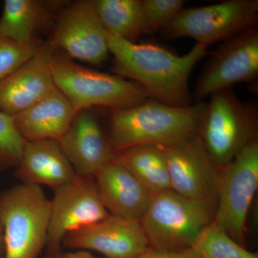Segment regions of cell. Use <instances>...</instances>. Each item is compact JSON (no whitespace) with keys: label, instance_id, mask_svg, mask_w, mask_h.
Segmentation results:
<instances>
[{"label":"cell","instance_id":"52a82bcc","mask_svg":"<svg viewBox=\"0 0 258 258\" xmlns=\"http://www.w3.org/2000/svg\"><path fill=\"white\" fill-rule=\"evenodd\" d=\"M257 0H226L183 9L161 31L166 40L189 37L210 46L257 25Z\"/></svg>","mask_w":258,"mask_h":258},{"label":"cell","instance_id":"d6986e66","mask_svg":"<svg viewBox=\"0 0 258 258\" xmlns=\"http://www.w3.org/2000/svg\"><path fill=\"white\" fill-rule=\"evenodd\" d=\"M60 2L5 0L0 18V35L19 42L36 40L37 31L54 19Z\"/></svg>","mask_w":258,"mask_h":258},{"label":"cell","instance_id":"277c9868","mask_svg":"<svg viewBox=\"0 0 258 258\" xmlns=\"http://www.w3.org/2000/svg\"><path fill=\"white\" fill-rule=\"evenodd\" d=\"M257 103L241 101L232 88L210 96L197 135L219 170L257 140Z\"/></svg>","mask_w":258,"mask_h":258},{"label":"cell","instance_id":"83f0119b","mask_svg":"<svg viewBox=\"0 0 258 258\" xmlns=\"http://www.w3.org/2000/svg\"><path fill=\"white\" fill-rule=\"evenodd\" d=\"M5 254V241L3 229L0 223V258H3Z\"/></svg>","mask_w":258,"mask_h":258},{"label":"cell","instance_id":"8992f818","mask_svg":"<svg viewBox=\"0 0 258 258\" xmlns=\"http://www.w3.org/2000/svg\"><path fill=\"white\" fill-rule=\"evenodd\" d=\"M213 204L189 200L172 189L154 195L140 221L149 245L159 250L191 248L212 222Z\"/></svg>","mask_w":258,"mask_h":258},{"label":"cell","instance_id":"cb8c5ba5","mask_svg":"<svg viewBox=\"0 0 258 258\" xmlns=\"http://www.w3.org/2000/svg\"><path fill=\"white\" fill-rule=\"evenodd\" d=\"M42 45L37 39L19 42L0 35V81L26 63Z\"/></svg>","mask_w":258,"mask_h":258},{"label":"cell","instance_id":"2e32d148","mask_svg":"<svg viewBox=\"0 0 258 258\" xmlns=\"http://www.w3.org/2000/svg\"><path fill=\"white\" fill-rule=\"evenodd\" d=\"M94 179L102 203L111 215L142 220L154 195L128 169L113 158Z\"/></svg>","mask_w":258,"mask_h":258},{"label":"cell","instance_id":"9c48e42d","mask_svg":"<svg viewBox=\"0 0 258 258\" xmlns=\"http://www.w3.org/2000/svg\"><path fill=\"white\" fill-rule=\"evenodd\" d=\"M110 215L102 203L94 177H76L54 189L50 200L46 250L51 258L60 255L64 236L101 221Z\"/></svg>","mask_w":258,"mask_h":258},{"label":"cell","instance_id":"ffe728a7","mask_svg":"<svg viewBox=\"0 0 258 258\" xmlns=\"http://www.w3.org/2000/svg\"><path fill=\"white\" fill-rule=\"evenodd\" d=\"M122 164L152 195L171 189L165 154L162 147L140 145L115 153Z\"/></svg>","mask_w":258,"mask_h":258},{"label":"cell","instance_id":"e0dca14e","mask_svg":"<svg viewBox=\"0 0 258 258\" xmlns=\"http://www.w3.org/2000/svg\"><path fill=\"white\" fill-rule=\"evenodd\" d=\"M77 175L74 167L54 139L25 142L15 168V176L23 184L42 185L55 189Z\"/></svg>","mask_w":258,"mask_h":258},{"label":"cell","instance_id":"603a6c76","mask_svg":"<svg viewBox=\"0 0 258 258\" xmlns=\"http://www.w3.org/2000/svg\"><path fill=\"white\" fill-rule=\"evenodd\" d=\"M25 142L17 129L13 117L0 112V171L17 167Z\"/></svg>","mask_w":258,"mask_h":258},{"label":"cell","instance_id":"4316f807","mask_svg":"<svg viewBox=\"0 0 258 258\" xmlns=\"http://www.w3.org/2000/svg\"><path fill=\"white\" fill-rule=\"evenodd\" d=\"M57 258H94L88 251L77 249V251L60 254Z\"/></svg>","mask_w":258,"mask_h":258},{"label":"cell","instance_id":"3957f363","mask_svg":"<svg viewBox=\"0 0 258 258\" xmlns=\"http://www.w3.org/2000/svg\"><path fill=\"white\" fill-rule=\"evenodd\" d=\"M50 69L56 87L67 97L76 113L93 106L126 109L150 98L137 83L85 67L55 50Z\"/></svg>","mask_w":258,"mask_h":258},{"label":"cell","instance_id":"7c38bea8","mask_svg":"<svg viewBox=\"0 0 258 258\" xmlns=\"http://www.w3.org/2000/svg\"><path fill=\"white\" fill-rule=\"evenodd\" d=\"M162 149L171 189L189 200L214 203V199L217 198L220 170L198 136L196 134Z\"/></svg>","mask_w":258,"mask_h":258},{"label":"cell","instance_id":"ba28073f","mask_svg":"<svg viewBox=\"0 0 258 258\" xmlns=\"http://www.w3.org/2000/svg\"><path fill=\"white\" fill-rule=\"evenodd\" d=\"M220 170L214 222L242 245L247 213L258 187L257 140Z\"/></svg>","mask_w":258,"mask_h":258},{"label":"cell","instance_id":"d4e9b609","mask_svg":"<svg viewBox=\"0 0 258 258\" xmlns=\"http://www.w3.org/2000/svg\"><path fill=\"white\" fill-rule=\"evenodd\" d=\"M152 33L162 31L184 9V0H142Z\"/></svg>","mask_w":258,"mask_h":258},{"label":"cell","instance_id":"ac0fdd59","mask_svg":"<svg viewBox=\"0 0 258 258\" xmlns=\"http://www.w3.org/2000/svg\"><path fill=\"white\" fill-rule=\"evenodd\" d=\"M76 114L67 97L55 86L36 103L13 117L25 142L43 139L59 141Z\"/></svg>","mask_w":258,"mask_h":258},{"label":"cell","instance_id":"30bf717a","mask_svg":"<svg viewBox=\"0 0 258 258\" xmlns=\"http://www.w3.org/2000/svg\"><path fill=\"white\" fill-rule=\"evenodd\" d=\"M258 76L257 25L222 42L200 76L192 99L204 101L214 93Z\"/></svg>","mask_w":258,"mask_h":258},{"label":"cell","instance_id":"4fadbf2b","mask_svg":"<svg viewBox=\"0 0 258 258\" xmlns=\"http://www.w3.org/2000/svg\"><path fill=\"white\" fill-rule=\"evenodd\" d=\"M141 222L110 214L64 236L62 247L99 252L107 258H137L149 249Z\"/></svg>","mask_w":258,"mask_h":258},{"label":"cell","instance_id":"7a4b0ae2","mask_svg":"<svg viewBox=\"0 0 258 258\" xmlns=\"http://www.w3.org/2000/svg\"><path fill=\"white\" fill-rule=\"evenodd\" d=\"M206 102L176 107L149 98L137 106L112 111L108 137L113 153L140 145L169 147L198 133Z\"/></svg>","mask_w":258,"mask_h":258},{"label":"cell","instance_id":"44dd1931","mask_svg":"<svg viewBox=\"0 0 258 258\" xmlns=\"http://www.w3.org/2000/svg\"><path fill=\"white\" fill-rule=\"evenodd\" d=\"M94 5L108 33L133 42L153 34L142 0H94Z\"/></svg>","mask_w":258,"mask_h":258},{"label":"cell","instance_id":"5b68a950","mask_svg":"<svg viewBox=\"0 0 258 258\" xmlns=\"http://www.w3.org/2000/svg\"><path fill=\"white\" fill-rule=\"evenodd\" d=\"M50 200L38 185L19 184L0 193L3 258H37L46 247Z\"/></svg>","mask_w":258,"mask_h":258},{"label":"cell","instance_id":"9a60e30c","mask_svg":"<svg viewBox=\"0 0 258 258\" xmlns=\"http://www.w3.org/2000/svg\"><path fill=\"white\" fill-rule=\"evenodd\" d=\"M58 142L80 176L94 177L114 156L98 120L86 111L76 113Z\"/></svg>","mask_w":258,"mask_h":258},{"label":"cell","instance_id":"7402d4cb","mask_svg":"<svg viewBox=\"0 0 258 258\" xmlns=\"http://www.w3.org/2000/svg\"><path fill=\"white\" fill-rule=\"evenodd\" d=\"M201 258H258L234 240L212 221L200 233L192 246Z\"/></svg>","mask_w":258,"mask_h":258},{"label":"cell","instance_id":"484cf974","mask_svg":"<svg viewBox=\"0 0 258 258\" xmlns=\"http://www.w3.org/2000/svg\"><path fill=\"white\" fill-rule=\"evenodd\" d=\"M137 258H201V257L191 247V248L176 251L148 249L145 252Z\"/></svg>","mask_w":258,"mask_h":258},{"label":"cell","instance_id":"6da1fadb","mask_svg":"<svg viewBox=\"0 0 258 258\" xmlns=\"http://www.w3.org/2000/svg\"><path fill=\"white\" fill-rule=\"evenodd\" d=\"M108 50L113 56L114 75L137 83L150 98L171 106L192 105L189 79L208 46L196 43L183 55L154 43H136L108 33Z\"/></svg>","mask_w":258,"mask_h":258},{"label":"cell","instance_id":"8fae6325","mask_svg":"<svg viewBox=\"0 0 258 258\" xmlns=\"http://www.w3.org/2000/svg\"><path fill=\"white\" fill-rule=\"evenodd\" d=\"M108 32L97 14L93 0L71 3L61 11L49 45L71 59L94 66L108 59Z\"/></svg>","mask_w":258,"mask_h":258},{"label":"cell","instance_id":"5bb4252c","mask_svg":"<svg viewBox=\"0 0 258 258\" xmlns=\"http://www.w3.org/2000/svg\"><path fill=\"white\" fill-rule=\"evenodd\" d=\"M54 52L42 43L30 60L0 81V112L18 115L55 87L50 69Z\"/></svg>","mask_w":258,"mask_h":258}]
</instances>
